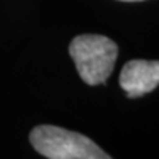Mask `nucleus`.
<instances>
[{
  "label": "nucleus",
  "mask_w": 159,
  "mask_h": 159,
  "mask_svg": "<svg viewBox=\"0 0 159 159\" xmlns=\"http://www.w3.org/2000/svg\"><path fill=\"white\" fill-rule=\"evenodd\" d=\"M78 75L85 84L97 85L105 83L112 74L118 56V46L105 35H77L69 44Z\"/></svg>",
  "instance_id": "1"
},
{
  "label": "nucleus",
  "mask_w": 159,
  "mask_h": 159,
  "mask_svg": "<svg viewBox=\"0 0 159 159\" xmlns=\"http://www.w3.org/2000/svg\"><path fill=\"white\" fill-rule=\"evenodd\" d=\"M121 2H140V0H121Z\"/></svg>",
  "instance_id": "4"
},
{
  "label": "nucleus",
  "mask_w": 159,
  "mask_h": 159,
  "mask_svg": "<svg viewBox=\"0 0 159 159\" xmlns=\"http://www.w3.org/2000/svg\"><path fill=\"white\" fill-rule=\"evenodd\" d=\"M33 148L49 159H109L96 143L80 133L55 125H39L30 133Z\"/></svg>",
  "instance_id": "2"
},
{
  "label": "nucleus",
  "mask_w": 159,
  "mask_h": 159,
  "mask_svg": "<svg viewBox=\"0 0 159 159\" xmlns=\"http://www.w3.org/2000/svg\"><path fill=\"white\" fill-rule=\"evenodd\" d=\"M119 84L128 97H140L159 85V61H130L119 75Z\"/></svg>",
  "instance_id": "3"
}]
</instances>
